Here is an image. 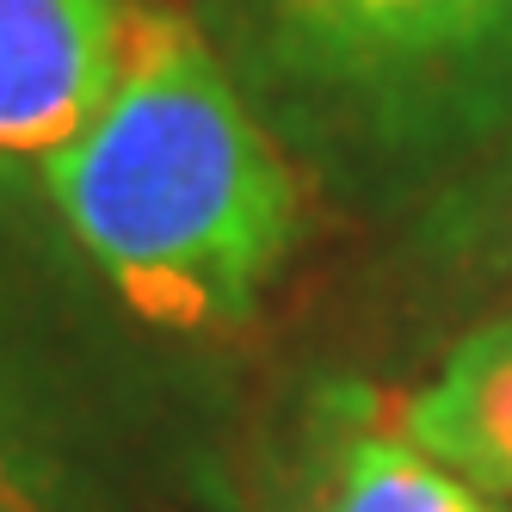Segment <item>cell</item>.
I'll return each mask as SVG.
<instances>
[{"label":"cell","instance_id":"5","mask_svg":"<svg viewBox=\"0 0 512 512\" xmlns=\"http://www.w3.org/2000/svg\"><path fill=\"white\" fill-rule=\"evenodd\" d=\"M346 445L327 512H482L469 482L438 469L420 445L401 438V426H377L364 414H346Z\"/></svg>","mask_w":512,"mask_h":512},{"label":"cell","instance_id":"3","mask_svg":"<svg viewBox=\"0 0 512 512\" xmlns=\"http://www.w3.org/2000/svg\"><path fill=\"white\" fill-rule=\"evenodd\" d=\"M149 7L0 0V155L50 161L118 93Z\"/></svg>","mask_w":512,"mask_h":512},{"label":"cell","instance_id":"6","mask_svg":"<svg viewBox=\"0 0 512 512\" xmlns=\"http://www.w3.org/2000/svg\"><path fill=\"white\" fill-rule=\"evenodd\" d=\"M426 235L445 260L482 278H512V130L445 179V192L432 198Z\"/></svg>","mask_w":512,"mask_h":512},{"label":"cell","instance_id":"7","mask_svg":"<svg viewBox=\"0 0 512 512\" xmlns=\"http://www.w3.org/2000/svg\"><path fill=\"white\" fill-rule=\"evenodd\" d=\"M0 512H50L38 482H31V469L13 445V426H7V408H0Z\"/></svg>","mask_w":512,"mask_h":512},{"label":"cell","instance_id":"4","mask_svg":"<svg viewBox=\"0 0 512 512\" xmlns=\"http://www.w3.org/2000/svg\"><path fill=\"white\" fill-rule=\"evenodd\" d=\"M395 426L475 494H512V309L463 334L395 408Z\"/></svg>","mask_w":512,"mask_h":512},{"label":"cell","instance_id":"2","mask_svg":"<svg viewBox=\"0 0 512 512\" xmlns=\"http://www.w3.org/2000/svg\"><path fill=\"white\" fill-rule=\"evenodd\" d=\"M253 105L383 167H469L512 130V0H210Z\"/></svg>","mask_w":512,"mask_h":512},{"label":"cell","instance_id":"1","mask_svg":"<svg viewBox=\"0 0 512 512\" xmlns=\"http://www.w3.org/2000/svg\"><path fill=\"white\" fill-rule=\"evenodd\" d=\"M99 278L155 327H241L303 235V186L198 19L155 13L118 93L44 161Z\"/></svg>","mask_w":512,"mask_h":512}]
</instances>
